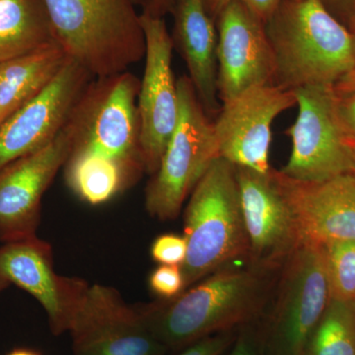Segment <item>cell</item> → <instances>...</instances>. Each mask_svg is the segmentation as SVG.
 Here are the masks:
<instances>
[{
	"label": "cell",
	"mask_w": 355,
	"mask_h": 355,
	"mask_svg": "<svg viewBox=\"0 0 355 355\" xmlns=\"http://www.w3.org/2000/svg\"><path fill=\"white\" fill-rule=\"evenodd\" d=\"M280 270L247 263L231 265L172 300L139 305V309L149 330L169 354H179L207 336L238 330L260 319Z\"/></svg>",
	"instance_id": "1"
},
{
	"label": "cell",
	"mask_w": 355,
	"mask_h": 355,
	"mask_svg": "<svg viewBox=\"0 0 355 355\" xmlns=\"http://www.w3.org/2000/svg\"><path fill=\"white\" fill-rule=\"evenodd\" d=\"M266 30L277 87H334L355 67L354 34L320 0H282Z\"/></svg>",
	"instance_id": "2"
},
{
	"label": "cell",
	"mask_w": 355,
	"mask_h": 355,
	"mask_svg": "<svg viewBox=\"0 0 355 355\" xmlns=\"http://www.w3.org/2000/svg\"><path fill=\"white\" fill-rule=\"evenodd\" d=\"M58 43L94 78L128 71L146 57L132 0H43Z\"/></svg>",
	"instance_id": "3"
},
{
	"label": "cell",
	"mask_w": 355,
	"mask_h": 355,
	"mask_svg": "<svg viewBox=\"0 0 355 355\" xmlns=\"http://www.w3.org/2000/svg\"><path fill=\"white\" fill-rule=\"evenodd\" d=\"M188 244L181 266L184 291L211 273L246 263L248 240L236 167L216 158L196 184L184 214Z\"/></svg>",
	"instance_id": "4"
},
{
	"label": "cell",
	"mask_w": 355,
	"mask_h": 355,
	"mask_svg": "<svg viewBox=\"0 0 355 355\" xmlns=\"http://www.w3.org/2000/svg\"><path fill=\"white\" fill-rule=\"evenodd\" d=\"M139 88V79L128 70L93 78L69 119V155L113 163L137 183L146 173L137 111Z\"/></svg>",
	"instance_id": "5"
},
{
	"label": "cell",
	"mask_w": 355,
	"mask_h": 355,
	"mask_svg": "<svg viewBox=\"0 0 355 355\" xmlns=\"http://www.w3.org/2000/svg\"><path fill=\"white\" fill-rule=\"evenodd\" d=\"M330 301L322 245L304 242L280 270L259 319L266 355H305Z\"/></svg>",
	"instance_id": "6"
},
{
	"label": "cell",
	"mask_w": 355,
	"mask_h": 355,
	"mask_svg": "<svg viewBox=\"0 0 355 355\" xmlns=\"http://www.w3.org/2000/svg\"><path fill=\"white\" fill-rule=\"evenodd\" d=\"M179 116L157 171L146 187V207L160 221L176 219L211 163L219 158L214 121L188 76L177 80Z\"/></svg>",
	"instance_id": "7"
},
{
	"label": "cell",
	"mask_w": 355,
	"mask_h": 355,
	"mask_svg": "<svg viewBox=\"0 0 355 355\" xmlns=\"http://www.w3.org/2000/svg\"><path fill=\"white\" fill-rule=\"evenodd\" d=\"M294 93L297 119L286 130L292 142L291 154L280 171L310 182L354 171V154L336 118L334 88L305 86Z\"/></svg>",
	"instance_id": "8"
},
{
	"label": "cell",
	"mask_w": 355,
	"mask_h": 355,
	"mask_svg": "<svg viewBox=\"0 0 355 355\" xmlns=\"http://www.w3.org/2000/svg\"><path fill=\"white\" fill-rule=\"evenodd\" d=\"M67 333L73 355H169L139 306L128 305L120 292L103 284H89Z\"/></svg>",
	"instance_id": "9"
},
{
	"label": "cell",
	"mask_w": 355,
	"mask_h": 355,
	"mask_svg": "<svg viewBox=\"0 0 355 355\" xmlns=\"http://www.w3.org/2000/svg\"><path fill=\"white\" fill-rule=\"evenodd\" d=\"M146 37V67L140 80L137 111L146 173L157 171L179 116L177 80L172 69L174 44L164 18L140 14Z\"/></svg>",
	"instance_id": "10"
},
{
	"label": "cell",
	"mask_w": 355,
	"mask_h": 355,
	"mask_svg": "<svg viewBox=\"0 0 355 355\" xmlns=\"http://www.w3.org/2000/svg\"><path fill=\"white\" fill-rule=\"evenodd\" d=\"M296 105L294 91L270 84L249 89L222 103L214 121L219 157L236 167L270 172L273 121Z\"/></svg>",
	"instance_id": "11"
},
{
	"label": "cell",
	"mask_w": 355,
	"mask_h": 355,
	"mask_svg": "<svg viewBox=\"0 0 355 355\" xmlns=\"http://www.w3.org/2000/svg\"><path fill=\"white\" fill-rule=\"evenodd\" d=\"M236 177L248 240L246 263L280 270L304 242L273 169L260 173L236 167Z\"/></svg>",
	"instance_id": "12"
},
{
	"label": "cell",
	"mask_w": 355,
	"mask_h": 355,
	"mask_svg": "<svg viewBox=\"0 0 355 355\" xmlns=\"http://www.w3.org/2000/svg\"><path fill=\"white\" fill-rule=\"evenodd\" d=\"M69 121L50 144L0 169V241L37 236L44 193L71 149Z\"/></svg>",
	"instance_id": "13"
},
{
	"label": "cell",
	"mask_w": 355,
	"mask_h": 355,
	"mask_svg": "<svg viewBox=\"0 0 355 355\" xmlns=\"http://www.w3.org/2000/svg\"><path fill=\"white\" fill-rule=\"evenodd\" d=\"M217 30V92L222 103L249 89L272 85L275 57L266 24L239 1L219 13Z\"/></svg>",
	"instance_id": "14"
},
{
	"label": "cell",
	"mask_w": 355,
	"mask_h": 355,
	"mask_svg": "<svg viewBox=\"0 0 355 355\" xmlns=\"http://www.w3.org/2000/svg\"><path fill=\"white\" fill-rule=\"evenodd\" d=\"M93 78L69 58L41 94L2 121L0 169L50 144L64 128Z\"/></svg>",
	"instance_id": "15"
},
{
	"label": "cell",
	"mask_w": 355,
	"mask_h": 355,
	"mask_svg": "<svg viewBox=\"0 0 355 355\" xmlns=\"http://www.w3.org/2000/svg\"><path fill=\"white\" fill-rule=\"evenodd\" d=\"M0 277L38 301L55 336L69 331L74 311L89 286L79 277L58 275L53 249L38 236L3 243L0 247Z\"/></svg>",
	"instance_id": "16"
},
{
	"label": "cell",
	"mask_w": 355,
	"mask_h": 355,
	"mask_svg": "<svg viewBox=\"0 0 355 355\" xmlns=\"http://www.w3.org/2000/svg\"><path fill=\"white\" fill-rule=\"evenodd\" d=\"M303 242L355 241V171L324 181H301L273 169Z\"/></svg>",
	"instance_id": "17"
},
{
	"label": "cell",
	"mask_w": 355,
	"mask_h": 355,
	"mask_svg": "<svg viewBox=\"0 0 355 355\" xmlns=\"http://www.w3.org/2000/svg\"><path fill=\"white\" fill-rule=\"evenodd\" d=\"M173 44L187 65L196 94L210 118L220 112L217 92V30L203 0H175Z\"/></svg>",
	"instance_id": "18"
},
{
	"label": "cell",
	"mask_w": 355,
	"mask_h": 355,
	"mask_svg": "<svg viewBox=\"0 0 355 355\" xmlns=\"http://www.w3.org/2000/svg\"><path fill=\"white\" fill-rule=\"evenodd\" d=\"M69 58L55 43L0 64V123L41 94Z\"/></svg>",
	"instance_id": "19"
},
{
	"label": "cell",
	"mask_w": 355,
	"mask_h": 355,
	"mask_svg": "<svg viewBox=\"0 0 355 355\" xmlns=\"http://www.w3.org/2000/svg\"><path fill=\"white\" fill-rule=\"evenodd\" d=\"M55 43L43 0H0V64Z\"/></svg>",
	"instance_id": "20"
},
{
	"label": "cell",
	"mask_w": 355,
	"mask_h": 355,
	"mask_svg": "<svg viewBox=\"0 0 355 355\" xmlns=\"http://www.w3.org/2000/svg\"><path fill=\"white\" fill-rule=\"evenodd\" d=\"M64 167L70 190L91 205H104L135 184L118 165L98 159L69 155Z\"/></svg>",
	"instance_id": "21"
},
{
	"label": "cell",
	"mask_w": 355,
	"mask_h": 355,
	"mask_svg": "<svg viewBox=\"0 0 355 355\" xmlns=\"http://www.w3.org/2000/svg\"><path fill=\"white\" fill-rule=\"evenodd\" d=\"M305 355H355V302L331 299Z\"/></svg>",
	"instance_id": "22"
},
{
	"label": "cell",
	"mask_w": 355,
	"mask_h": 355,
	"mask_svg": "<svg viewBox=\"0 0 355 355\" xmlns=\"http://www.w3.org/2000/svg\"><path fill=\"white\" fill-rule=\"evenodd\" d=\"M331 300L355 302V241L322 245Z\"/></svg>",
	"instance_id": "23"
},
{
	"label": "cell",
	"mask_w": 355,
	"mask_h": 355,
	"mask_svg": "<svg viewBox=\"0 0 355 355\" xmlns=\"http://www.w3.org/2000/svg\"><path fill=\"white\" fill-rule=\"evenodd\" d=\"M151 291L161 300H172L184 291L183 272L180 266H158L148 277Z\"/></svg>",
	"instance_id": "24"
},
{
	"label": "cell",
	"mask_w": 355,
	"mask_h": 355,
	"mask_svg": "<svg viewBox=\"0 0 355 355\" xmlns=\"http://www.w3.org/2000/svg\"><path fill=\"white\" fill-rule=\"evenodd\" d=\"M188 244L184 236L166 233L154 239L150 247V256L160 265L180 266L186 260Z\"/></svg>",
	"instance_id": "25"
},
{
	"label": "cell",
	"mask_w": 355,
	"mask_h": 355,
	"mask_svg": "<svg viewBox=\"0 0 355 355\" xmlns=\"http://www.w3.org/2000/svg\"><path fill=\"white\" fill-rule=\"evenodd\" d=\"M225 355H266L259 320L238 330L235 342Z\"/></svg>",
	"instance_id": "26"
},
{
	"label": "cell",
	"mask_w": 355,
	"mask_h": 355,
	"mask_svg": "<svg viewBox=\"0 0 355 355\" xmlns=\"http://www.w3.org/2000/svg\"><path fill=\"white\" fill-rule=\"evenodd\" d=\"M234 1L241 2L266 24V21L270 19V16L277 10L282 0H203V3H205L207 13L216 22L219 13L228 4Z\"/></svg>",
	"instance_id": "27"
},
{
	"label": "cell",
	"mask_w": 355,
	"mask_h": 355,
	"mask_svg": "<svg viewBox=\"0 0 355 355\" xmlns=\"http://www.w3.org/2000/svg\"><path fill=\"white\" fill-rule=\"evenodd\" d=\"M238 330L223 331L207 336L182 350L177 355H225L235 342Z\"/></svg>",
	"instance_id": "28"
},
{
	"label": "cell",
	"mask_w": 355,
	"mask_h": 355,
	"mask_svg": "<svg viewBox=\"0 0 355 355\" xmlns=\"http://www.w3.org/2000/svg\"><path fill=\"white\" fill-rule=\"evenodd\" d=\"M335 109L336 118L345 137L355 140V91H335Z\"/></svg>",
	"instance_id": "29"
},
{
	"label": "cell",
	"mask_w": 355,
	"mask_h": 355,
	"mask_svg": "<svg viewBox=\"0 0 355 355\" xmlns=\"http://www.w3.org/2000/svg\"><path fill=\"white\" fill-rule=\"evenodd\" d=\"M343 24L352 29L355 25V0H320Z\"/></svg>",
	"instance_id": "30"
},
{
	"label": "cell",
	"mask_w": 355,
	"mask_h": 355,
	"mask_svg": "<svg viewBox=\"0 0 355 355\" xmlns=\"http://www.w3.org/2000/svg\"><path fill=\"white\" fill-rule=\"evenodd\" d=\"M175 0H146L142 12L164 18L171 13Z\"/></svg>",
	"instance_id": "31"
},
{
	"label": "cell",
	"mask_w": 355,
	"mask_h": 355,
	"mask_svg": "<svg viewBox=\"0 0 355 355\" xmlns=\"http://www.w3.org/2000/svg\"><path fill=\"white\" fill-rule=\"evenodd\" d=\"M336 92H349L355 91V67L345 74L340 80H338L334 86Z\"/></svg>",
	"instance_id": "32"
},
{
	"label": "cell",
	"mask_w": 355,
	"mask_h": 355,
	"mask_svg": "<svg viewBox=\"0 0 355 355\" xmlns=\"http://www.w3.org/2000/svg\"><path fill=\"white\" fill-rule=\"evenodd\" d=\"M6 355H42L37 350L28 349V347H17L9 352Z\"/></svg>",
	"instance_id": "33"
},
{
	"label": "cell",
	"mask_w": 355,
	"mask_h": 355,
	"mask_svg": "<svg viewBox=\"0 0 355 355\" xmlns=\"http://www.w3.org/2000/svg\"><path fill=\"white\" fill-rule=\"evenodd\" d=\"M347 140H349L350 148H352V154H354V171H355V140L349 139H347Z\"/></svg>",
	"instance_id": "34"
},
{
	"label": "cell",
	"mask_w": 355,
	"mask_h": 355,
	"mask_svg": "<svg viewBox=\"0 0 355 355\" xmlns=\"http://www.w3.org/2000/svg\"><path fill=\"white\" fill-rule=\"evenodd\" d=\"M8 286V282H6V280H4L3 279H2L1 277H0V292L4 291V289H6V287Z\"/></svg>",
	"instance_id": "35"
},
{
	"label": "cell",
	"mask_w": 355,
	"mask_h": 355,
	"mask_svg": "<svg viewBox=\"0 0 355 355\" xmlns=\"http://www.w3.org/2000/svg\"><path fill=\"white\" fill-rule=\"evenodd\" d=\"M132 1L135 2V6H141L144 7L146 0H132Z\"/></svg>",
	"instance_id": "36"
},
{
	"label": "cell",
	"mask_w": 355,
	"mask_h": 355,
	"mask_svg": "<svg viewBox=\"0 0 355 355\" xmlns=\"http://www.w3.org/2000/svg\"><path fill=\"white\" fill-rule=\"evenodd\" d=\"M350 32H352V34H354V39H355V25L354 26V27L352 28V29H350Z\"/></svg>",
	"instance_id": "37"
}]
</instances>
